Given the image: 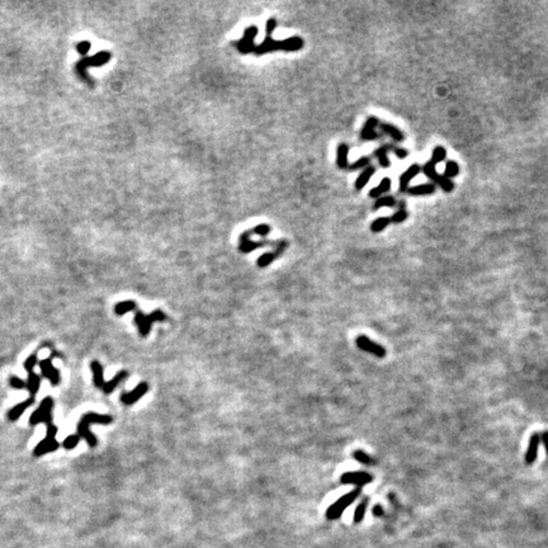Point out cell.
<instances>
[{
    "label": "cell",
    "mask_w": 548,
    "mask_h": 548,
    "mask_svg": "<svg viewBox=\"0 0 548 548\" xmlns=\"http://www.w3.org/2000/svg\"><path fill=\"white\" fill-rule=\"evenodd\" d=\"M111 57H112V54L109 51H99L98 54L93 55V56L83 57L82 60H79L75 64L76 74H78V76H79L80 79L87 82L90 87H93V85H94V82H93L92 78L88 75L87 69L106 65V64L111 60Z\"/></svg>",
    "instance_id": "cell-1"
},
{
    "label": "cell",
    "mask_w": 548,
    "mask_h": 548,
    "mask_svg": "<svg viewBox=\"0 0 548 548\" xmlns=\"http://www.w3.org/2000/svg\"><path fill=\"white\" fill-rule=\"evenodd\" d=\"M112 421H113V419L109 415H101V414L95 413L85 414L78 423V435L80 438H84L89 444V447H95L97 445V438L89 430V425L90 424H111Z\"/></svg>",
    "instance_id": "cell-2"
},
{
    "label": "cell",
    "mask_w": 548,
    "mask_h": 548,
    "mask_svg": "<svg viewBox=\"0 0 548 548\" xmlns=\"http://www.w3.org/2000/svg\"><path fill=\"white\" fill-rule=\"evenodd\" d=\"M361 492H362V488L357 487L356 490L350 491L349 494L343 495V496L340 497L339 500H337L334 504H331L330 507H329L328 510H326V518L330 519V520H335V519H339L340 516H342V514L344 513L345 509H347L349 505H352L354 501H356L357 499H358L359 495H361Z\"/></svg>",
    "instance_id": "cell-3"
},
{
    "label": "cell",
    "mask_w": 548,
    "mask_h": 548,
    "mask_svg": "<svg viewBox=\"0 0 548 548\" xmlns=\"http://www.w3.org/2000/svg\"><path fill=\"white\" fill-rule=\"evenodd\" d=\"M166 320V315L160 310L151 312L150 315H145L144 312L137 311L135 315V323L139 328V333L141 337H147L151 330V325L155 321H164Z\"/></svg>",
    "instance_id": "cell-4"
},
{
    "label": "cell",
    "mask_w": 548,
    "mask_h": 548,
    "mask_svg": "<svg viewBox=\"0 0 548 548\" xmlns=\"http://www.w3.org/2000/svg\"><path fill=\"white\" fill-rule=\"evenodd\" d=\"M52 409H54V400L51 397H45L41 401L40 407L31 415V425H37L41 423H45L46 425L52 424Z\"/></svg>",
    "instance_id": "cell-5"
},
{
    "label": "cell",
    "mask_w": 548,
    "mask_h": 548,
    "mask_svg": "<svg viewBox=\"0 0 548 548\" xmlns=\"http://www.w3.org/2000/svg\"><path fill=\"white\" fill-rule=\"evenodd\" d=\"M356 343H357V347H358L359 349L364 350V352H367V353L373 354V356H376L377 358H383V357L386 356L385 348H383L382 345L377 344V343L372 342V340L368 339L366 335H359V337L356 339Z\"/></svg>",
    "instance_id": "cell-6"
},
{
    "label": "cell",
    "mask_w": 548,
    "mask_h": 548,
    "mask_svg": "<svg viewBox=\"0 0 548 548\" xmlns=\"http://www.w3.org/2000/svg\"><path fill=\"white\" fill-rule=\"evenodd\" d=\"M251 236V231H244V232L240 235V244H239V250L244 254L250 251H254V250L259 249L261 246H266V245H271L274 246L276 242L274 241H252L250 239Z\"/></svg>",
    "instance_id": "cell-7"
},
{
    "label": "cell",
    "mask_w": 548,
    "mask_h": 548,
    "mask_svg": "<svg viewBox=\"0 0 548 548\" xmlns=\"http://www.w3.org/2000/svg\"><path fill=\"white\" fill-rule=\"evenodd\" d=\"M52 358H54V357H50V358L44 359V361L40 362V368H41L42 376H44L45 378H47V380L51 382L52 386H59V383H60L61 381L60 372H59V369H56L54 366H52Z\"/></svg>",
    "instance_id": "cell-8"
},
{
    "label": "cell",
    "mask_w": 548,
    "mask_h": 548,
    "mask_svg": "<svg viewBox=\"0 0 548 548\" xmlns=\"http://www.w3.org/2000/svg\"><path fill=\"white\" fill-rule=\"evenodd\" d=\"M147 391H149V385L146 382H141L136 386V388H133L130 392H125V394L121 395V401L125 405H133L135 402L139 401L142 396H145Z\"/></svg>",
    "instance_id": "cell-9"
},
{
    "label": "cell",
    "mask_w": 548,
    "mask_h": 548,
    "mask_svg": "<svg viewBox=\"0 0 548 548\" xmlns=\"http://www.w3.org/2000/svg\"><path fill=\"white\" fill-rule=\"evenodd\" d=\"M372 481H373V477L367 472H347L340 478V482L344 483V485L353 483V485L358 486V487L367 485V483L372 482Z\"/></svg>",
    "instance_id": "cell-10"
},
{
    "label": "cell",
    "mask_w": 548,
    "mask_h": 548,
    "mask_svg": "<svg viewBox=\"0 0 548 548\" xmlns=\"http://www.w3.org/2000/svg\"><path fill=\"white\" fill-rule=\"evenodd\" d=\"M540 439H542V434H539V433H533L532 437H530L529 443H528V448H526L525 452L526 464H533L535 462V459H537Z\"/></svg>",
    "instance_id": "cell-11"
},
{
    "label": "cell",
    "mask_w": 548,
    "mask_h": 548,
    "mask_svg": "<svg viewBox=\"0 0 548 548\" xmlns=\"http://www.w3.org/2000/svg\"><path fill=\"white\" fill-rule=\"evenodd\" d=\"M420 171H421V166L419 165V164H413L410 168H407L406 170L401 174V177H400V192L406 193L407 189H409L410 182H411V180H413L414 178L420 173Z\"/></svg>",
    "instance_id": "cell-12"
},
{
    "label": "cell",
    "mask_w": 548,
    "mask_h": 548,
    "mask_svg": "<svg viewBox=\"0 0 548 548\" xmlns=\"http://www.w3.org/2000/svg\"><path fill=\"white\" fill-rule=\"evenodd\" d=\"M302 47H304V40L299 36H293V37L277 41V50H280V51L293 52L299 51Z\"/></svg>",
    "instance_id": "cell-13"
},
{
    "label": "cell",
    "mask_w": 548,
    "mask_h": 548,
    "mask_svg": "<svg viewBox=\"0 0 548 548\" xmlns=\"http://www.w3.org/2000/svg\"><path fill=\"white\" fill-rule=\"evenodd\" d=\"M59 447H60V443L57 442L56 439H49V438H45V439L38 443L37 447L35 448L33 454H35L36 457H42L44 454L55 452L56 449H59Z\"/></svg>",
    "instance_id": "cell-14"
},
{
    "label": "cell",
    "mask_w": 548,
    "mask_h": 548,
    "mask_svg": "<svg viewBox=\"0 0 548 548\" xmlns=\"http://www.w3.org/2000/svg\"><path fill=\"white\" fill-rule=\"evenodd\" d=\"M380 128L383 133L390 136L391 139L394 140V141L401 142L405 140V136L404 133H402V131L400 130V128H397L396 126L391 125V123H387V122H382L380 123Z\"/></svg>",
    "instance_id": "cell-15"
},
{
    "label": "cell",
    "mask_w": 548,
    "mask_h": 548,
    "mask_svg": "<svg viewBox=\"0 0 548 548\" xmlns=\"http://www.w3.org/2000/svg\"><path fill=\"white\" fill-rule=\"evenodd\" d=\"M437 185L434 183H425V184H419L415 187H411L407 189L406 193L415 197H423V195H432L435 192Z\"/></svg>",
    "instance_id": "cell-16"
},
{
    "label": "cell",
    "mask_w": 548,
    "mask_h": 548,
    "mask_svg": "<svg viewBox=\"0 0 548 548\" xmlns=\"http://www.w3.org/2000/svg\"><path fill=\"white\" fill-rule=\"evenodd\" d=\"M33 402H35V397H30V399H27L26 401H23V402H21V404L16 405L13 409L9 410V413H8L9 420H11V421L18 420V419L21 418V415L25 413L26 410H27L28 407H30L31 405L33 404Z\"/></svg>",
    "instance_id": "cell-17"
},
{
    "label": "cell",
    "mask_w": 548,
    "mask_h": 548,
    "mask_svg": "<svg viewBox=\"0 0 548 548\" xmlns=\"http://www.w3.org/2000/svg\"><path fill=\"white\" fill-rule=\"evenodd\" d=\"M127 377H128V372H127V371H121V372H118V373H117V375L114 376V377L112 378L111 381H108V382L104 383V386H103V388H102V391H103V392H104V394H106V395L112 394V392H113V391L116 390L117 386L120 385V383L122 382V381H125Z\"/></svg>",
    "instance_id": "cell-18"
},
{
    "label": "cell",
    "mask_w": 548,
    "mask_h": 548,
    "mask_svg": "<svg viewBox=\"0 0 548 548\" xmlns=\"http://www.w3.org/2000/svg\"><path fill=\"white\" fill-rule=\"evenodd\" d=\"M376 173V168L375 166H367L366 169H363V171L361 173V175H359L358 178H357L356 183H354V187H356L357 190H362L364 187H366L367 184H368V182L371 180V178L373 177V174Z\"/></svg>",
    "instance_id": "cell-19"
},
{
    "label": "cell",
    "mask_w": 548,
    "mask_h": 548,
    "mask_svg": "<svg viewBox=\"0 0 548 548\" xmlns=\"http://www.w3.org/2000/svg\"><path fill=\"white\" fill-rule=\"evenodd\" d=\"M90 368L93 372V382L97 388H103L104 386V377H103V367L101 366V363L97 361H93L90 363Z\"/></svg>",
    "instance_id": "cell-20"
},
{
    "label": "cell",
    "mask_w": 548,
    "mask_h": 548,
    "mask_svg": "<svg viewBox=\"0 0 548 548\" xmlns=\"http://www.w3.org/2000/svg\"><path fill=\"white\" fill-rule=\"evenodd\" d=\"M274 50H277V40L271 38L270 36H266V37L264 38V41L255 47L254 54L260 56V55L268 54V52L274 51Z\"/></svg>",
    "instance_id": "cell-21"
},
{
    "label": "cell",
    "mask_w": 548,
    "mask_h": 548,
    "mask_svg": "<svg viewBox=\"0 0 548 548\" xmlns=\"http://www.w3.org/2000/svg\"><path fill=\"white\" fill-rule=\"evenodd\" d=\"M348 154H349V146L345 144H340L337 149V165L339 169L349 168Z\"/></svg>",
    "instance_id": "cell-22"
},
{
    "label": "cell",
    "mask_w": 548,
    "mask_h": 548,
    "mask_svg": "<svg viewBox=\"0 0 548 548\" xmlns=\"http://www.w3.org/2000/svg\"><path fill=\"white\" fill-rule=\"evenodd\" d=\"M391 184H392V180H391L390 178H383L377 187L371 189V192H369V197H371V198H380L383 193H387L388 190L391 189Z\"/></svg>",
    "instance_id": "cell-23"
},
{
    "label": "cell",
    "mask_w": 548,
    "mask_h": 548,
    "mask_svg": "<svg viewBox=\"0 0 548 548\" xmlns=\"http://www.w3.org/2000/svg\"><path fill=\"white\" fill-rule=\"evenodd\" d=\"M26 386H27V390L30 391L31 396L35 397V395L40 390V386H41V377L36 375L35 372H31V373H28V380L26 382Z\"/></svg>",
    "instance_id": "cell-24"
},
{
    "label": "cell",
    "mask_w": 548,
    "mask_h": 548,
    "mask_svg": "<svg viewBox=\"0 0 548 548\" xmlns=\"http://www.w3.org/2000/svg\"><path fill=\"white\" fill-rule=\"evenodd\" d=\"M390 149V145H383V146H381L380 149H377L375 151V156L377 158L378 163H380V165L382 168H390L391 166V161L388 159V150Z\"/></svg>",
    "instance_id": "cell-25"
},
{
    "label": "cell",
    "mask_w": 548,
    "mask_h": 548,
    "mask_svg": "<svg viewBox=\"0 0 548 548\" xmlns=\"http://www.w3.org/2000/svg\"><path fill=\"white\" fill-rule=\"evenodd\" d=\"M433 183H434V184H437V185H439V187L442 188L443 192H445V193H451L452 190L454 189L453 180L449 179V178H447V177H444V175H440V174L438 175L437 178H435L434 182H433Z\"/></svg>",
    "instance_id": "cell-26"
},
{
    "label": "cell",
    "mask_w": 548,
    "mask_h": 548,
    "mask_svg": "<svg viewBox=\"0 0 548 548\" xmlns=\"http://www.w3.org/2000/svg\"><path fill=\"white\" fill-rule=\"evenodd\" d=\"M135 309H136V302L123 301V302H118V304L114 306V312H116L118 316H122L125 315L126 312L133 311Z\"/></svg>",
    "instance_id": "cell-27"
},
{
    "label": "cell",
    "mask_w": 548,
    "mask_h": 548,
    "mask_svg": "<svg viewBox=\"0 0 548 548\" xmlns=\"http://www.w3.org/2000/svg\"><path fill=\"white\" fill-rule=\"evenodd\" d=\"M421 170H423V173L425 174V177L429 178L432 182H434L435 178L439 175V173L437 171V164L433 163L432 160L426 161V163L424 164L423 168H421Z\"/></svg>",
    "instance_id": "cell-28"
},
{
    "label": "cell",
    "mask_w": 548,
    "mask_h": 548,
    "mask_svg": "<svg viewBox=\"0 0 548 548\" xmlns=\"http://www.w3.org/2000/svg\"><path fill=\"white\" fill-rule=\"evenodd\" d=\"M368 501H369L368 497H364V499L362 500L361 504L356 507V510H354V518H353L354 523H361V521L363 520L367 511V506H368Z\"/></svg>",
    "instance_id": "cell-29"
},
{
    "label": "cell",
    "mask_w": 548,
    "mask_h": 548,
    "mask_svg": "<svg viewBox=\"0 0 548 548\" xmlns=\"http://www.w3.org/2000/svg\"><path fill=\"white\" fill-rule=\"evenodd\" d=\"M459 174V165L457 161L454 160H448L447 163H445V168H444V177L449 178V179H452V178L457 177Z\"/></svg>",
    "instance_id": "cell-30"
},
{
    "label": "cell",
    "mask_w": 548,
    "mask_h": 548,
    "mask_svg": "<svg viewBox=\"0 0 548 548\" xmlns=\"http://www.w3.org/2000/svg\"><path fill=\"white\" fill-rule=\"evenodd\" d=\"M236 47L237 50H239L241 54L246 55V54H250V52H254L255 51V44H254V41H249V40H245V38H241L240 41L236 42Z\"/></svg>",
    "instance_id": "cell-31"
},
{
    "label": "cell",
    "mask_w": 548,
    "mask_h": 548,
    "mask_svg": "<svg viewBox=\"0 0 548 548\" xmlns=\"http://www.w3.org/2000/svg\"><path fill=\"white\" fill-rule=\"evenodd\" d=\"M276 259H277V255L274 254V251L264 252V254H261V255L258 258L256 264H258L259 268H266V266H268L269 264L273 263Z\"/></svg>",
    "instance_id": "cell-32"
},
{
    "label": "cell",
    "mask_w": 548,
    "mask_h": 548,
    "mask_svg": "<svg viewBox=\"0 0 548 548\" xmlns=\"http://www.w3.org/2000/svg\"><path fill=\"white\" fill-rule=\"evenodd\" d=\"M391 223V217H380L371 223L372 232H381Z\"/></svg>",
    "instance_id": "cell-33"
},
{
    "label": "cell",
    "mask_w": 548,
    "mask_h": 548,
    "mask_svg": "<svg viewBox=\"0 0 548 548\" xmlns=\"http://www.w3.org/2000/svg\"><path fill=\"white\" fill-rule=\"evenodd\" d=\"M396 206V199H395V197H392V195H385V197H380V198L376 201L375 206H373V208L375 209H378V208H382V207H395Z\"/></svg>",
    "instance_id": "cell-34"
},
{
    "label": "cell",
    "mask_w": 548,
    "mask_h": 548,
    "mask_svg": "<svg viewBox=\"0 0 548 548\" xmlns=\"http://www.w3.org/2000/svg\"><path fill=\"white\" fill-rule=\"evenodd\" d=\"M353 458L356 459V461L361 462V463L363 464H367V466H372V464H376V461L373 458H372L369 454H367L366 452L361 451V449H358V451L353 452Z\"/></svg>",
    "instance_id": "cell-35"
},
{
    "label": "cell",
    "mask_w": 548,
    "mask_h": 548,
    "mask_svg": "<svg viewBox=\"0 0 548 548\" xmlns=\"http://www.w3.org/2000/svg\"><path fill=\"white\" fill-rule=\"evenodd\" d=\"M445 159H447V150H445L443 146L434 147L432 154V159H430V160H432L434 164H439L442 163V161H444Z\"/></svg>",
    "instance_id": "cell-36"
},
{
    "label": "cell",
    "mask_w": 548,
    "mask_h": 548,
    "mask_svg": "<svg viewBox=\"0 0 548 548\" xmlns=\"http://www.w3.org/2000/svg\"><path fill=\"white\" fill-rule=\"evenodd\" d=\"M407 218H409V212H407L405 208H400L399 211H396L394 214H392L391 222L402 223L404 221H406Z\"/></svg>",
    "instance_id": "cell-37"
},
{
    "label": "cell",
    "mask_w": 548,
    "mask_h": 548,
    "mask_svg": "<svg viewBox=\"0 0 548 548\" xmlns=\"http://www.w3.org/2000/svg\"><path fill=\"white\" fill-rule=\"evenodd\" d=\"M80 439H82V438H80L78 434L69 435V437L66 438L65 440H64L63 447L65 448V449H69V451H70V449H74V448H75L76 445L79 444Z\"/></svg>",
    "instance_id": "cell-38"
},
{
    "label": "cell",
    "mask_w": 548,
    "mask_h": 548,
    "mask_svg": "<svg viewBox=\"0 0 548 548\" xmlns=\"http://www.w3.org/2000/svg\"><path fill=\"white\" fill-rule=\"evenodd\" d=\"M369 163H371V158L369 156H363V158H361L359 160H357L356 163L353 164H350L349 168L350 170H358V169H366L367 166H369Z\"/></svg>",
    "instance_id": "cell-39"
},
{
    "label": "cell",
    "mask_w": 548,
    "mask_h": 548,
    "mask_svg": "<svg viewBox=\"0 0 548 548\" xmlns=\"http://www.w3.org/2000/svg\"><path fill=\"white\" fill-rule=\"evenodd\" d=\"M251 232H254L255 235H259L261 237H265L268 236V233H270V226L266 225V223H260V225L255 226V227L252 228Z\"/></svg>",
    "instance_id": "cell-40"
},
{
    "label": "cell",
    "mask_w": 548,
    "mask_h": 548,
    "mask_svg": "<svg viewBox=\"0 0 548 548\" xmlns=\"http://www.w3.org/2000/svg\"><path fill=\"white\" fill-rule=\"evenodd\" d=\"M361 137L362 140H366V141H373V140H377L380 135L376 132V130H364V128H362Z\"/></svg>",
    "instance_id": "cell-41"
},
{
    "label": "cell",
    "mask_w": 548,
    "mask_h": 548,
    "mask_svg": "<svg viewBox=\"0 0 548 548\" xmlns=\"http://www.w3.org/2000/svg\"><path fill=\"white\" fill-rule=\"evenodd\" d=\"M258 27L256 26H250V27H247L246 30L244 31V37L245 40H249V41H254V38L258 36Z\"/></svg>",
    "instance_id": "cell-42"
},
{
    "label": "cell",
    "mask_w": 548,
    "mask_h": 548,
    "mask_svg": "<svg viewBox=\"0 0 548 548\" xmlns=\"http://www.w3.org/2000/svg\"><path fill=\"white\" fill-rule=\"evenodd\" d=\"M90 49H92V44L89 41H82L76 45V51L79 52L82 56H85L88 51H90Z\"/></svg>",
    "instance_id": "cell-43"
},
{
    "label": "cell",
    "mask_w": 548,
    "mask_h": 548,
    "mask_svg": "<svg viewBox=\"0 0 548 548\" xmlns=\"http://www.w3.org/2000/svg\"><path fill=\"white\" fill-rule=\"evenodd\" d=\"M36 363H37V356H36V354H32V356H30L27 359H26L25 369L28 372V373H31V372H33V368H35Z\"/></svg>",
    "instance_id": "cell-44"
},
{
    "label": "cell",
    "mask_w": 548,
    "mask_h": 548,
    "mask_svg": "<svg viewBox=\"0 0 548 548\" xmlns=\"http://www.w3.org/2000/svg\"><path fill=\"white\" fill-rule=\"evenodd\" d=\"M9 383H11L12 387L17 388V390H23V388H27L25 381L21 380L19 377H16V376L11 377V380H9Z\"/></svg>",
    "instance_id": "cell-45"
},
{
    "label": "cell",
    "mask_w": 548,
    "mask_h": 548,
    "mask_svg": "<svg viewBox=\"0 0 548 548\" xmlns=\"http://www.w3.org/2000/svg\"><path fill=\"white\" fill-rule=\"evenodd\" d=\"M377 126H380V121H378V118H376V117H369L368 120L366 121V123H364L363 128L364 130H376Z\"/></svg>",
    "instance_id": "cell-46"
},
{
    "label": "cell",
    "mask_w": 548,
    "mask_h": 548,
    "mask_svg": "<svg viewBox=\"0 0 548 548\" xmlns=\"http://www.w3.org/2000/svg\"><path fill=\"white\" fill-rule=\"evenodd\" d=\"M277 28V19L276 18H269L268 21H266V25H265V31H266V36H270L271 37V33L274 32V30Z\"/></svg>",
    "instance_id": "cell-47"
},
{
    "label": "cell",
    "mask_w": 548,
    "mask_h": 548,
    "mask_svg": "<svg viewBox=\"0 0 548 548\" xmlns=\"http://www.w3.org/2000/svg\"><path fill=\"white\" fill-rule=\"evenodd\" d=\"M394 152L399 159H406L407 156H409V151H407L406 149H401V147H396V149H394Z\"/></svg>",
    "instance_id": "cell-48"
},
{
    "label": "cell",
    "mask_w": 548,
    "mask_h": 548,
    "mask_svg": "<svg viewBox=\"0 0 548 548\" xmlns=\"http://www.w3.org/2000/svg\"><path fill=\"white\" fill-rule=\"evenodd\" d=\"M372 513H373V515H376V516H383L385 511H383V507L381 506L380 504H378V505H375V506H373V510H372Z\"/></svg>",
    "instance_id": "cell-49"
},
{
    "label": "cell",
    "mask_w": 548,
    "mask_h": 548,
    "mask_svg": "<svg viewBox=\"0 0 548 548\" xmlns=\"http://www.w3.org/2000/svg\"><path fill=\"white\" fill-rule=\"evenodd\" d=\"M542 440H543V445H544L545 448V453H547V457H548V432L543 433Z\"/></svg>",
    "instance_id": "cell-50"
}]
</instances>
